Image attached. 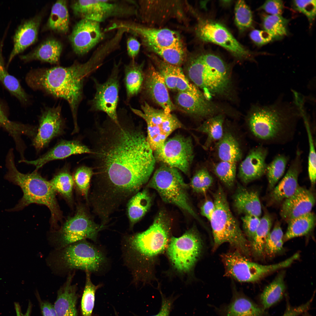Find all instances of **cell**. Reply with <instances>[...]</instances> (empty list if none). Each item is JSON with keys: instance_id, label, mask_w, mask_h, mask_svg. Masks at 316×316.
Instances as JSON below:
<instances>
[{"instance_id": "bcb514c9", "label": "cell", "mask_w": 316, "mask_h": 316, "mask_svg": "<svg viewBox=\"0 0 316 316\" xmlns=\"http://www.w3.org/2000/svg\"><path fill=\"white\" fill-rule=\"evenodd\" d=\"M162 60L170 64L180 66L184 61L185 54L183 45L164 48L148 49Z\"/></svg>"}, {"instance_id": "ba28073f", "label": "cell", "mask_w": 316, "mask_h": 316, "mask_svg": "<svg viewBox=\"0 0 316 316\" xmlns=\"http://www.w3.org/2000/svg\"><path fill=\"white\" fill-rule=\"evenodd\" d=\"M178 169L163 164L155 171L147 184L162 200L177 206L203 223L191 202L188 186Z\"/></svg>"}, {"instance_id": "11a10c76", "label": "cell", "mask_w": 316, "mask_h": 316, "mask_svg": "<svg viewBox=\"0 0 316 316\" xmlns=\"http://www.w3.org/2000/svg\"><path fill=\"white\" fill-rule=\"evenodd\" d=\"M176 79L175 90L197 95H204L198 87L189 82L180 67L176 66Z\"/></svg>"}, {"instance_id": "9a60e30c", "label": "cell", "mask_w": 316, "mask_h": 316, "mask_svg": "<svg viewBox=\"0 0 316 316\" xmlns=\"http://www.w3.org/2000/svg\"><path fill=\"white\" fill-rule=\"evenodd\" d=\"M156 161L189 173L194 157L191 138L177 135L166 140L162 146L153 151Z\"/></svg>"}, {"instance_id": "30bf717a", "label": "cell", "mask_w": 316, "mask_h": 316, "mask_svg": "<svg viewBox=\"0 0 316 316\" xmlns=\"http://www.w3.org/2000/svg\"><path fill=\"white\" fill-rule=\"evenodd\" d=\"M105 226L98 224L83 205L77 207L73 216L68 218L58 229L52 232L50 241L56 250L78 241L89 239L96 241Z\"/></svg>"}, {"instance_id": "74e56055", "label": "cell", "mask_w": 316, "mask_h": 316, "mask_svg": "<svg viewBox=\"0 0 316 316\" xmlns=\"http://www.w3.org/2000/svg\"><path fill=\"white\" fill-rule=\"evenodd\" d=\"M69 16L66 0H58L53 5L48 26L52 30L62 33L68 30Z\"/></svg>"}, {"instance_id": "cb8c5ba5", "label": "cell", "mask_w": 316, "mask_h": 316, "mask_svg": "<svg viewBox=\"0 0 316 316\" xmlns=\"http://www.w3.org/2000/svg\"><path fill=\"white\" fill-rule=\"evenodd\" d=\"M90 148L77 140H62L37 159L32 161L23 159L20 162L32 165L37 170L47 163L63 159L73 155L91 154Z\"/></svg>"}, {"instance_id": "f35d334b", "label": "cell", "mask_w": 316, "mask_h": 316, "mask_svg": "<svg viewBox=\"0 0 316 316\" xmlns=\"http://www.w3.org/2000/svg\"><path fill=\"white\" fill-rule=\"evenodd\" d=\"M0 126L6 129L13 137L17 146L19 147L22 144L21 135H25L33 138L37 130L35 127L12 121L9 120L4 113L0 102Z\"/></svg>"}, {"instance_id": "91938a15", "label": "cell", "mask_w": 316, "mask_h": 316, "mask_svg": "<svg viewBox=\"0 0 316 316\" xmlns=\"http://www.w3.org/2000/svg\"><path fill=\"white\" fill-rule=\"evenodd\" d=\"M283 2L280 0L266 1L259 8L271 15H281L283 11Z\"/></svg>"}, {"instance_id": "7c38bea8", "label": "cell", "mask_w": 316, "mask_h": 316, "mask_svg": "<svg viewBox=\"0 0 316 316\" xmlns=\"http://www.w3.org/2000/svg\"><path fill=\"white\" fill-rule=\"evenodd\" d=\"M71 8L75 15L100 23L110 18H127L138 14V4L133 0H76Z\"/></svg>"}, {"instance_id": "7dc6e473", "label": "cell", "mask_w": 316, "mask_h": 316, "mask_svg": "<svg viewBox=\"0 0 316 316\" xmlns=\"http://www.w3.org/2000/svg\"><path fill=\"white\" fill-rule=\"evenodd\" d=\"M86 272V281L81 303L82 316H92L94 307L95 294L99 286H96L92 283L90 272Z\"/></svg>"}, {"instance_id": "4dcf8cb0", "label": "cell", "mask_w": 316, "mask_h": 316, "mask_svg": "<svg viewBox=\"0 0 316 316\" xmlns=\"http://www.w3.org/2000/svg\"><path fill=\"white\" fill-rule=\"evenodd\" d=\"M62 49V45L59 42L54 39H49L28 54L20 55L19 58L25 63L38 60L51 64H57L59 62Z\"/></svg>"}, {"instance_id": "7bdbcfd3", "label": "cell", "mask_w": 316, "mask_h": 316, "mask_svg": "<svg viewBox=\"0 0 316 316\" xmlns=\"http://www.w3.org/2000/svg\"><path fill=\"white\" fill-rule=\"evenodd\" d=\"M272 224V218L267 213L260 219L259 226L251 242L253 251L257 255H261L264 253L265 242L271 231Z\"/></svg>"}, {"instance_id": "6f0895ef", "label": "cell", "mask_w": 316, "mask_h": 316, "mask_svg": "<svg viewBox=\"0 0 316 316\" xmlns=\"http://www.w3.org/2000/svg\"><path fill=\"white\" fill-rule=\"evenodd\" d=\"M260 219L257 217L245 215L241 217L243 229L251 242L259 226Z\"/></svg>"}, {"instance_id": "2e32d148", "label": "cell", "mask_w": 316, "mask_h": 316, "mask_svg": "<svg viewBox=\"0 0 316 316\" xmlns=\"http://www.w3.org/2000/svg\"><path fill=\"white\" fill-rule=\"evenodd\" d=\"M201 41L218 45L237 58L250 59L253 53L246 49L234 37L229 30L219 22L206 19L199 20L195 30Z\"/></svg>"}, {"instance_id": "ee69618b", "label": "cell", "mask_w": 316, "mask_h": 316, "mask_svg": "<svg viewBox=\"0 0 316 316\" xmlns=\"http://www.w3.org/2000/svg\"><path fill=\"white\" fill-rule=\"evenodd\" d=\"M289 20L281 15H264L262 26L264 30L269 33L274 39H278L288 34Z\"/></svg>"}, {"instance_id": "4fadbf2b", "label": "cell", "mask_w": 316, "mask_h": 316, "mask_svg": "<svg viewBox=\"0 0 316 316\" xmlns=\"http://www.w3.org/2000/svg\"><path fill=\"white\" fill-rule=\"evenodd\" d=\"M225 274L241 282L257 281L270 273L290 266L289 258L276 264L265 265L248 260L238 251L227 253L222 255Z\"/></svg>"}, {"instance_id": "5b68a950", "label": "cell", "mask_w": 316, "mask_h": 316, "mask_svg": "<svg viewBox=\"0 0 316 316\" xmlns=\"http://www.w3.org/2000/svg\"><path fill=\"white\" fill-rule=\"evenodd\" d=\"M6 165L8 171L5 178L19 186L23 193L22 198L14 210L21 209L32 203L44 205L50 211L52 226H57L62 215L56 200V193L49 181L43 178L37 171L27 174L19 171L15 164L12 150H10L7 155Z\"/></svg>"}, {"instance_id": "d4e9b609", "label": "cell", "mask_w": 316, "mask_h": 316, "mask_svg": "<svg viewBox=\"0 0 316 316\" xmlns=\"http://www.w3.org/2000/svg\"><path fill=\"white\" fill-rule=\"evenodd\" d=\"M144 86L148 95L165 112L170 113L175 109V106L171 99L163 78L152 66L148 71Z\"/></svg>"}, {"instance_id": "60d3db41", "label": "cell", "mask_w": 316, "mask_h": 316, "mask_svg": "<svg viewBox=\"0 0 316 316\" xmlns=\"http://www.w3.org/2000/svg\"><path fill=\"white\" fill-rule=\"evenodd\" d=\"M49 182L56 193H59L68 202L72 203L74 181L68 168L59 171Z\"/></svg>"}, {"instance_id": "7a4b0ae2", "label": "cell", "mask_w": 316, "mask_h": 316, "mask_svg": "<svg viewBox=\"0 0 316 316\" xmlns=\"http://www.w3.org/2000/svg\"><path fill=\"white\" fill-rule=\"evenodd\" d=\"M109 56L107 50L99 47L86 62H75L67 67L56 66L30 71L26 75V83L31 89L41 91L68 103L72 113L74 128L79 131L77 113L83 98L84 81L103 63Z\"/></svg>"}, {"instance_id": "ab89813d", "label": "cell", "mask_w": 316, "mask_h": 316, "mask_svg": "<svg viewBox=\"0 0 316 316\" xmlns=\"http://www.w3.org/2000/svg\"><path fill=\"white\" fill-rule=\"evenodd\" d=\"M224 121L222 115H217L209 118L200 126L194 129L207 135V139L205 144L206 147H208L212 143L218 141L222 138L224 133Z\"/></svg>"}, {"instance_id": "4316f807", "label": "cell", "mask_w": 316, "mask_h": 316, "mask_svg": "<svg viewBox=\"0 0 316 316\" xmlns=\"http://www.w3.org/2000/svg\"><path fill=\"white\" fill-rule=\"evenodd\" d=\"M40 22V17L36 16L23 22L17 27L13 37V48L8 58L6 68L16 56L35 42Z\"/></svg>"}, {"instance_id": "5bb4252c", "label": "cell", "mask_w": 316, "mask_h": 316, "mask_svg": "<svg viewBox=\"0 0 316 316\" xmlns=\"http://www.w3.org/2000/svg\"><path fill=\"white\" fill-rule=\"evenodd\" d=\"M201 240L194 227L178 237H172L168 244L167 253L174 267L186 272L193 267L200 254Z\"/></svg>"}, {"instance_id": "484cf974", "label": "cell", "mask_w": 316, "mask_h": 316, "mask_svg": "<svg viewBox=\"0 0 316 316\" xmlns=\"http://www.w3.org/2000/svg\"><path fill=\"white\" fill-rule=\"evenodd\" d=\"M175 102L177 106L183 111L195 117H211L218 111L217 107L204 95L178 92Z\"/></svg>"}, {"instance_id": "3957f363", "label": "cell", "mask_w": 316, "mask_h": 316, "mask_svg": "<svg viewBox=\"0 0 316 316\" xmlns=\"http://www.w3.org/2000/svg\"><path fill=\"white\" fill-rule=\"evenodd\" d=\"M302 115L291 104L258 106L249 115L248 127L261 145H284L293 140Z\"/></svg>"}, {"instance_id": "d590c367", "label": "cell", "mask_w": 316, "mask_h": 316, "mask_svg": "<svg viewBox=\"0 0 316 316\" xmlns=\"http://www.w3.org/2000/svg\"><path fill=\"white\" fill-rule=\"evenodd\" d=\"M315 222V216L311 212L291 220L287 222L284 241L308 234L314 229Z\"/></svg>"}, {"instance_id": "f1b7e54d", "label": "cell", "mask_w": 316, "mask_h": 316, "mask_svg": "<svg viewBox=\"0 0 316 316\" xmlns=\"http://www.w3.org/2000/svg\"><path fill=\"white\" fill-rule=\"evenodd\" d=\"M73 276L69 275L66 283L59 291L53 305L57 316H77V296L75 286L71 284Z\"/></svg>"}, {"instance_id": "681fc988", "label": "cell", "mask_w": 316, "mask_h": 316, "mask_svg": "<svg viewBox=\"0 0 316 316\" xmlns=\"http://www.w3.org/2000/svg\"><path fill=\"white\" fill-rule=\"evenodd\" d=\"M235 22L239 31L243 32L252 25L253 18L250 8L244 1H238L235 8Z\"/></svg>"}, {"instance_id": "6da1fadb", "label": "cell", "mask_w": 316, "mask_h": 316, "mask_svg": "<svg viewBox=\"0 0 316 316\" xmlns=\"http://www.w3.org/2000/svg\"><path fill=\"white\" fill-rule=\"evenodd\" d=\"M118 122L108 117L94 130V175L92 188L100 198L120 204L128 201L148 182L156 161L142 129L127 113Z\"/></svg>"}, {"instance_id": "6125c7cd", "label": "cell", "mask_w": 316, "mask_h": 316, "mask_svg": "<svg viewBox=\"0 0 316 316\" xmlns=\"http://www.w3.org/2000/svg\"><path fill=\"white\" fill-rule=\"evenodd\" d=\"M161 295L162 301L160 310L156 314L151 316H170L175 299L174 297H166L162 294Z\"/></svg>"}, {"instance_id": "d6986e66", "label": "cell", "mask_w": 316, "mask_h": 316, "mask_svg": "<svg viewBox=\"0 0 316 316\" xmlns=\"http://www.w3.org/2000/svg\"><path fill=\"white\" fill-rule=\"evenodd\" d=\"M99 22L83 18L75 25L69 39L74 52L83 55L104 39L105 35Z\"/></svg>"}, {"instance_id": "f6af8a7d", "label": "cell", "mask_w": 316, "mask_h": 316, "mask_svg": "<svg viewBox=\"0 0 316 316\" xmlns=\"http://www.w3.org/2000/svg\"><path fill=\"white\" fill-rule=\"evenodd\" d=\"M93 175L92 167L83 166L77 169L73 176L74 184L77 192L87 202L90 183Z\"/></svg>"}, {"instance_id": "9c48e42d", "label": "cell", "mask_w": 316, "mask_h": 316, "mask_svg": "<svg viewBox=\"0 0 316 316\" xmlns=\"http://www.w3.org/2000/svg\"><path fill=\"white\" fill-rule=\"evenodd\" d=\"M56 251L51 265L54 269L61 271L80 269L97 272L106 262L102 253L86 240Z\"/></svg>"}, {"instance_id": "ac0fdd59", "label": "cell", "mask_w": 316, "mask_h": 316, "mask_svg": "<svg viewBox=\"0 0 316 316\" xmlns=\"http://www.w3.org/2000/svg\"><path fill=\"white\" fill-rule=\"evenodd\" d=\"M120 64V61L114 63L111 74L105 82L100 83L93 78L96 92L89 102L92 111L103 112L116 123L118 120L117 109L119 100Z\"/></svg>"}, {"instance_id": "816d5d0a", "label": "cell", "mask_w": 316, "mask_h": 316, "mask_svg": "<svg viewBox=\"0 0 316 316\" xmlns=\"http://www.w3.org/2000/svg\"><path fill=\"white\" fill-rule=\"evenodd\" d=\"M236 163L221 161L216 164L214 171L220 180L227 187L234 185L236 174Z\"/></svg>"}, {"instance_id": "94428289", "label": "cell", "mask_w": 316, "mask_h": 316, "mask_svg": "<svg viewBox=\"0 0 316 316\" xmlns=\"http://www.w3.org/2000/svg\"><path fill=\"white\" fill-rule=\"evenodd\" d=\"M141 44L133 36L129 37L126 41L127 54L131 60H134L140 51Z\"/></svg>"}, {"instance_id": "44dd1931", "label": "cell", "mask_w": 316, "mask_h": 316, "mask_svg": "<svg viewBox=\"0 0 316 316\" xmlns=\"http://www.w3.org/2000/svg\"><path fill=\"white\" fill-rule=\"evenodd\" d=\"M302 151L297 147L295 156L291 161L286 174L279 183L271 190L269 201L271 204H278L289 197L299 186V176L302 171Z\"/></svg>"}, {"instance_id": "680465c9", "label": "cell", "mask_w": 316, "mask_h": 316, "mask_svg": "<svg viewBox=\"0 0 316 316\" xmlns=\"http://www.w3.org/2000/svg\"><path fill=\"white\" fill-rule=\"evenodd\" d=\"M250 37L255 44L259 46L267 44L274 40L269 33L264 30H253L250 34Z\"/></svg>"}, {"instance_id": "83f0119b", "label": "cell", "mask_w": 316, "mask_h": 316, "mask_svg": "<svg viewBox=\"0 0 316 316\" xmlns=\"http://www.w3.org/2000/svg\"><path fill=\"white\" fill-rule=\"evenodd\" d=\"M233 204L239 214L260 217L261 206L258 193L238 185L233 197Z\"/></svg>"}, {"instance_id": "b9f144b4", "label": "cell", "mask_w": 316, "mask_h": 316, "mask_svg": "<svg viewBox=\"0 0 316 316\" xmlns=\"http://www.w3.org/2000/svg\"><path fill=\"white\" fill-rule=\"evenodd\" d=\"M289 159L288 156L283 154H279L267 164L265 174L270 190L273 189L284 175Z\"/></svg>"}, {"instance_id": "f546056e", "label": "cell", "mask_w": 316, "mask_h": 316, "mask_svg": "<svg viewBox=\"0 0 316 316\" xmlns=\"http://www.w3.org/2000/svg\"><path fill=\"white\" fill-rule=\"evenodd\" d=\"M222 316H262L265 310L241 293H233L229 304L219 310Z\"/></svg>"}, {"instance_id": "7402d4cb", "label": "cell", "mask_w": 316, "mask_h": 316, "mask_svg": "<svg viewBox=\"0 0 316 316\" xmlns=\"http://www.w3.org/2000/svg\"><path fill=\"white\" fill-rule=\"evenodd\" d=\"M268 153L267 148L261 145L250 151L239 167L238 176L243 183H248L265 174Z\"/></svg>"}, {"instance_id": "8fae6325", "label": "cell", "mask_w": 316, "mask_h": 316, "mask_svg": "<svg viewBox=\"0 0 316 316\" xmlns=\"http://www.w3.org/2000/svg\"><path fill=\"white\" fill-rule=\"evenodd\" d=\"M130 108L146 122L147 140L153 152L161 147L174 131L184 128L175 116L166 112L162 109L155 108L145 101L141 106L142 110L131 107Z\"/></svg>"}, {"instance_id": "f5cc1de1", "label": "cell", "mask_w": 316, "mask_h": 316, "mask_svg": "<svg viewBox=\"0 0 316 316\" xmlns=\"http://www.w3.org/2000/svg\"><path fill=\"white\" fill-rule=\"evenodd\" d=\"M213 178L207 170L202 168L197 170L192 177L190 186L194 192L205 193L212 186Z\"/></svg>"}, {"instance_id": "03108f58", "label": "cell", "mask_w": 316, "mask_h": 316, "mask_svg": "<svg viewBox=\"0 0 316 316\" xmlns=\"http://www.w3.org/2000/svg\"><path fill=\"white\" fill-rule=\"evenodd\" d=\"M40 308L43 316H57L53 305L49 302H42Z\"/></svg>"}, {"instance_id": "e0dca14e", "label": "cell", "mask_w": 316, "mask_h": 316, "mask_svg": "<svg viewBox=\"0 0 316 316\" xmlns=\"http://www.w3.org/2000/svg\"><path fill=\"white\" fill-rule=\"evenodd\" d=\"M124 28L126 32L139 37L147 48H164L183 45L180 35L166 28H150L131 21H115L108 27L110 31Z\"/></svg>"}, {"instance_id": "c3c4849f", "label": "cell", "mask_w": 316, "mask_h": 316, "mask_svg": "<svg viewBox=\"0 0 316 316\" xmlns=\"http://www.w3.org/2000/svg\"><path fill=\"white\" fill-rule=\"evenodd\" d=\"M302 117L304 120L309 144L308 167V176L311 183L312 185H314L316 178V154L315 142L310 123L304 115Z\"/></svg>"}, {"instance_id": "8992f818", "label": "cell", "mask_w": 316, "mask_h": 316, "mask_svg": "<svg viewBox=\"0 0 316 316\" xmlns=\"http://www.w3.org/2000/svg\"><path fill=\"white\" fill-rule=\"evenodd\" d=\"M187 72L190 79L202 90L209 100L212 95H224L230 90L229 68L223 59L215 54L205 51L193 56L189 60Z\"/></svg>"}, {"instance_id": "1f68e13d", "label": "cell", "mask_w": 316, "mask_h": 316, "mask_svg": "<svg viewBox=\"0 0 316 316\" xmlns=\"http://www.w3.org/2000/svg\"><path fill=\"white\" fill-rule=\"evenodd\" d=\"M152 198L147 189H144L128 201L127 213L130 228L140 220L150 208Z\"/></svg>"}, {"instance_id": "52a82bcc", "label": "cell", "mask_w": 316, "mask_h": 316, "mask_svg": "<svg viewBox=\"0 0 316 316\" xmlns=\"http://www.w3.org/2000/svg\"><path fill=\"white\" fill-rule=\"evenodd\" d=\"M214 199L215 209L209 221L215 248L227 243L241 253L248 255L249 253L248 241L231 211L225 192L220 185L214 194Z\"/></svg>"}, {"instance_id": "277c9868", "label": "cell", "mask_w": 316, "mask_h": 316, "mask_svg": "<svg viewBox=\"0 0 316 316\" xmlns=\"http://www.w3.org/2000/svg\"><path fill=\"white\" fill-rule=\"evenodd\" d=\"M171 219L164 211H160L145 231L130 235L123 243L126 260L135 274L147 261L161 253L167 244Z\"/></svg>"}, {"instance_id": "8d00e7d4", "label": "cell", "mask_w": 316, "mask_h": 316, "mask_svg": "<svg viewBox=\"0 0 316 316\" xmlns=\"http://www.w3.org/2000/svg\"><path fill=\"white\" fill-rule=\"evenodd\" d=\"M284 272L280 273L264 289L260 296L262 308L265 310L282 298L285 289Z\"/></svg>"}, {"instance_id": "f907efd6", "label": "cell", "mask_w": 316, "mask_h": 316, "mask_svg": "<svg viewBox=\"0 0 316 316\" xmlns=\"http://www.w3.org/2000/svg\"><path fill=\"white\" fill-rule=\"evenodd\" d=\"M284 236L280 224L277 223L266 240L264 253L272 256L281 252L283 249Z\"/></svg>"}, {"instance_id": "be15d7a7", "label": "cell", "mask_w": 316, "mask_h": 316, "mask_svg": "<svg viewBox=\"0 0 316 316\" xmlns=\"http://www.w3.org/2000/svg\"><path fill=\"white\" fill-rule=\"evenodd\" d=\"M312 300V298L305 303L299 306L288 307L282 316H298L300 315L309 309Z\"/></svg>"}, {"instance_id": "9f6ffc18", "label": "cell", "mask_w": 316, "mask_h": 316, "mask_svg": "<svg viewBox=\"0 0 316 316\" xmlns=\"http://www.w3.org/2000/svg\"><path fill=\"white\" fill-rule=\"evenodd\" d=\"M295 9L305 15L311 24L316 16L315 0H296L293 1Z\"/></svg>"}, {"instance_id": "e575fe53", "label": "cell", "mask_w": 316, "mask_h": 316, "mask_svg": "<svg viewBox=\"0 0 316 316\" xmlns=\"http://www.w3.org/2000/svg\"><path fill=\"white\" fill-rule=\"evenodd\" d=\"M217 154L221 161L236 163L242 158V154L238 143L229 132H224L218 141Z\"/></svg>"}, {"instance_id": "836d02e7", "label": "cell", "mask_w": 316, "mask_h": 316, "mask_svg": "<svg viewBox=\"0 0 316 316\" xmlns=\"http://www.w3.org/2000/svg\"><path fill=\"white\" fill-rule=\"evenodd\" d=\"M144 63L138 64L131 60L124 66V82L126 99L129 101L140 92L144 79L143 69Z\"/></svg>"}, {"instance_id": "d6a6232c", "label": "cell", "mask_w": 316, "mask_h": 316, "mask_svg": "<svg viewBox=\"0 0 316 316\" xmlns=\"http://www.w3.org/2000/svg\"><path fill=\"white\" fill-rule=\"evenodd\" d=\"M6 32L0 42V82L13 96L23 104H26L29 101L28 95L21 86L19 81L10 74L5 67L3 54V48Z\"/></svg>"}, {"instance_id": "db71d44e", "label": "cell", "mask_w": 316, "mask_h": 316, "mask_svg": "<svg viewBox=\"0 0 316 316\" xmlns=\"http://www.w3.org/2000/svg\"><path fill=\"white\" fill-rule=\"evenodd\" d=\"M158 71L163 78L165 84L169 89L175 90L176 83V66L169 64L156 57L153 58Z\"/></svg>"}, {"instance_id": "ffe728a7", "label": "cell", "mask_w": 316, "mask_h": 316, "mask_svg": "<svg viewBox=\"0 0 316 316\" xmlns=\"http://www.w3.org/2000/svg\"><path fill=\"white\" fill-rule=\"evenodd\" d=\"M64 126L60 105L45 108L40 116L37 133L33 138V144L36 150L40 151L54 138L62 134Z\"/></svg>"}, {"instance_id": "603a6c76", "label": "cell", "mask_w": 316, "mask_h": 316, "mask_svg": "<svg viewBox=\"0 0 316 316\" xmlns=\"http://www.w3.org/2000/svg\"><path fill=\"white\" fill-rule=\"evenodd\" d=\"M315 203V198L310 190L300 186L294 193L283 201L280 215L288 222L291 220L308 213Z\"/></svg>"}, {"instance_id": "003e7915", "label": "cell", "mask_w": 316, "mask_h": 316, "mask_svg": "<svg viewBox=\"0 0 316 316\" xmlns=\"http://www.w3.org/2000/svg\"><path fill=\"white\" fill-rule=\"evenodd\" d=\"M14 307L16 316H30L32 309L31 304L30 302L29 303L26 312L24 314L22 313L20 306L18 303H15Z\"/></svg>"}, {"instance_id": "e7e4bbea", "label": "cell", "mask_w": 316, "mask_h": 316, "mask_svg": "<svg viewBox=\"0 0 316 316\" xmlns=\"http://www.w3.org/2000/svg\"><path fill=\"white\" fill-rule=\"evenodd\" d=\"M214 209L215 205L214 201L210 200H206L200 208L201 214L209 221Z\"/></svg>"}]
</instances>
